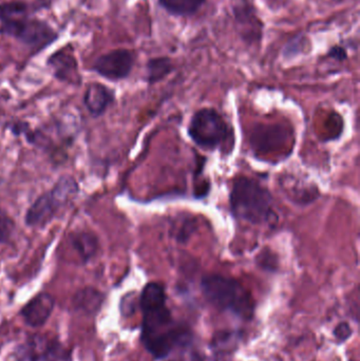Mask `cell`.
Segmentation results:
<instances>
[{"label":"cell","instance_id":"8fae6325","mask_svg":"<svg viewBox=\"0 0 360 361\" xmlns=\"http://www.w3.org/2000/svg\"><path fill=\"white\" fill-rule=\"evenodd\" d=\"M54 307L55 299L52 295L39 293L20 310V316L30 328H40L48 322Z\"/></svg>","mask_w":360,"mask_h":361},{"label":"cell","instance_id":"cb8c5ba5","mask_svg":"<svg viewBox=\"0 0 360 361\" xmlns=\"http://www.w3.org/2000/svg\"><path fill=\"white\" fill-rule=\"evenodd\" d=\"M335 1H338V2H346V1H350V0H335Z\"/></svg>","mask_w":360,"mask_h":361},{"label":"cell","instance_id":"ba28073f","mask_svg":"<svg viewBox=\"0 0 360 361\" xmlns=\"http://www.w3.org/2000/svg\"><path fill=\"white\" fill-rule=\"evenodd\" d=\"M188 334L182 329L169 328L165 329L159 334L142 338L144 347L154 357L161 360L169 355L173 348L178 345H182L187 339Z\"/></svg>","mask_w":360,"mask_h":361},{"label":"cell","instance_id":"9c48e42d","mask_svg":"<svg viewBox=\"0 0 360 361\" xmlns=\"http://www.w3.org/2000/svg\"><path fill=\"white\" fill-rule=\"evenodd\" d=\"M53 75L61 82L71 85H80L82 82L78 73V63L70 47H65L53 53L46 61Z\"/></svg>","mask_w":360,"mask_h":361},{"label":"cell","instance_id":"603a6c76","mask_svg":"<svg viewBox=\"0 0 360 361\" xmlns=\"http://www.w3.org/2000/svg\"><path fill=\"white\" fill-rule=\"evenodd\" d=\"M192 361H218V360H211V358L205 357V356L199 355V354H196V355H194V357H192Z\"/></svg>","mask_w":360,"mask_h":361},{"label":"cell","instance_id":"30bf717a","mask_svg":"<svg viewBox=\"0 0 360 361\" xmlns=\"http://www.w3.org/2000/svg\"><path fill=\"white\" fill-rule=\"evenodd\" d=\"M57 38L58 33L51 27L50 23L32 17L18 42L27 46L30 50L39 52L51 46Z\"/></svg>","mask_w":360,"mask_h":361},{"label":"cell","instance_id":"2e32d148","mask_svg":"<svg viewBox=\"0 0 360 361\" xmlns=\"http://www.w3.org/2000/svg\"><path fill=\"white\" fill-rule=\"evenodd\" d=\"M175 70V63L168 56H156L146 63L145 80L148 85H156L170 75Z\"/></svg>","mask_w":360,"mask_h":361},{"label":"cell","instance_id":"6da1fadb","mask_svg":"<svg viewBox=\"0 0 360 361\" xmlns=\"http://www.w3.org/2000/svg\"><path fill=\"white\" fill-rule=\"evenodd\" d=\"M232 216L251 224H268L277 220L274 199L259 180L241 176L232 182L230 193Z\"/></svg>","mask_w":360,"mask_h":361},{"label":"cell","instance_id":"8992f818","mask_svg":"<svg viewBox=\"0 0 360 361\" xmlns=\"http://www.w3.org/2000/svg\"><path fill=\"white\" fill-rule=\"evenodd\" d=\"M135 54L129 49H116L97 57L92 70L101 78L111 82L129 78L135 63Z\"/></svg>","mask_w":360,"mask_h":361},{"label":"cell","instance_id":"5bb4252c","mask_svg":"<svg viewBox=\"0 0 360 361\" xmlns=\"http://www.w3.org/2000/svg\"><path fill=\"white\" fill-rule=\"evenodd\" d=\"M70 243L82 263H88L99 250V238L92 231H80L70 235Z\"/></svg>","mask_w":360,"mask_h":361},{"label":"cell","instance_id":"5b68a950","mask_svg":"<svg viewBox=\"0 0 360 361\" xmlns=\"http://www.w3.org/2000/svg\"><path fill=\"white\" fill-rule=\"evenodd\" d=\"M235 29L247 46H259L263 39L264 21L252 0H239L232 8Z\"/></svg>","mask_w":360,"mask_h":361},{"label":"cell","instance_id":"ffe728a7","mask_svg":"<svg viewBox=\"0 0 360 361\" xmlns=\"http://www.w3.org/2000/svg\"><path fill=\"white\" fill-rule=\"evenodd\" d=\"M325 57L338 61V63H344L348 59V50H347L346 47L342 46V44H334L329 49Z\"/></svg>","mask_w":360,"mask_h":361},{"label":"cell","instance_id":"e0dca14e","mask_svg":"<svg viewBox=\"0 0 360 361\" xmlns=\"http://www.w3.org/2000/svg\"><path fill=\"white\" fill-rule=\"evenodd\" d=\"M166 303V294L164 286L158 282L146 284L139 297V305L142 311L164 307Z\"/></svg>","mask_w":360,"mask_h":361},{"label":"cell","instance_id":"7402d4cb","mask_svg":"<svg viewBox=\"0 0 360 361\" xmlns=\"http://www.w3.org/2000/svg\"><path fill=\"white\" fill-rule=\"evenodd\" d=\"M334 335H335L338 341H345L352 335V330H351V326L347 322H342V324L336 326Z\"/></svg>","mask_w":360,"mask_h":361},{"label":"cell","instance_id":"44dd1931","mask_svg":"<svg viewBox=\"0 0 360 361\" xmlns=\"http://www.w3.org/2000/svg\"><path fill=\"white\" fill-rule=\"evenodd\" d=\"M135 311V297L132 294L126 295L120 301V313L123 316H130Z\"/></svg>","mask_w":360,"mask_h":361},{"label":"cell","instance_id":"3957f363","mask_svg":"<svg viewBox=\"0 0 360 361\" xmlns=\"http://www.w3.org/2000/svg\"><path fill=\"white\" fill-rule=\"evenodd\" d=\"M78 190L80 187L73 178L70 176L59 178L50 190L40 195L30 206L25 212V224L39 228L46 226L63 207L75 199Z\"/></svg>","mask_w":360,"mask_h":361},{"label":"cell","instance_id":"7c38bea8","mask_svg":"<svg viewBox=\"0 0 360 361\" xmlns=\"http://www.w3.org/2000/svg\"><path fill=\"white\" fill-rule=\"evenodd\" d=\"M116 99L114 91L101 82H91L85 91L84 105L93 118L103 116Z\"/></svg>","mask_w":360,"mask_h":361},{"label":"cell","instance_id":"d6986e66","mask_svg":"<svg viewBox=\"0 0 360 361\" xmlns=\"http://www.w3.org/2000/svg\"><path fill=\"white\" fill-rule=\"evenodd\" d=\"M306 44H308V40L304 38V36H296L295 38L287 42V46L285 47L283 54L287 57L296 56L306 48Z\"/></svg>","mask_w":360,"mask_h":361},{"label":"cell","instance_id":"9a60e30c","mask_svg":"<svg viewBox=\"0 0 360 361\" xmlns=\"http://www.w3.org/2000/svg\"><path fill=\"white\" fill-rule=\"evenodd\" d=\"M207 0H158L159 6L167 14L179 18H190L198 14Z\"/></svg>","mask_w":360,"mask_h":361},{"label":"cell","instance_id":"52a82bcc","mask_svg":"<svg viewBox=\"0 0 360 361\" xmlns=\"http://www.w3.org/2000/svg\"><path fill=\"white\" fill-rule=\"evenodd\" d=\"M31 6L25 1L0 4V36H11L18 40L31 17Z\"/></svg>","mask_w":360,"mask_h":361},{"label":"cell","instance_id":"4fadbf2b","mask_svg":"<svg viewBox=\"0 0 360 361\" xmlns=\"http://www.w3.org/2000/svg\"><path fill=\"white\" fill-rule=\"evenodd\" d=\"M103 293L92 286H87L77 290L72 299V305L76 312H82L88 316H95L101 311L104 303Z\"/></svg>","mask_w":360,"mask_h":361},{"label":"cell","instance_id":"277c9868","mask_svg":"<svg viewBox=\"0 0 360 361\" xmlns=\"http://www.w3.org/2000/svg\"><path fill=\"white\" fill-rule=\"evenodd\" d=\"M187 133L197 146L209 152L224 149L234 137L232 127L213 108H202L194 112Z\"/></svg>","mask_w":360,"mask_h":361},{"label":"cell","instance_id":"7a4b0ae2","mask_svg":"<svg viewBox=\"0 0 360 361\" xmlns=\"http://www.w3.org/2000/svg\"><path fill=\"white\" fill-rule=\"evenodd\" d=\"M201 288L206 300L217 309L230 312L242 319L253 317V297L237 280L222 275H207L202 278Z\"/></svg>","mask_w":360,"mask_h":361},{"label":"cell","instance_id":"ac0fdd59","mask_svg":"<svg viewBox=\"0 0 360 361\" xmlns=\"http://www.w3.org/2000/svg\"><path fill=\"white\" fill-rule=\"evenodd\" d=\"M16 224L6 210L0 209V245L6 244L14 235Z\"/></svg>","mask_w":360,"mask_h":361}]
</instances>
